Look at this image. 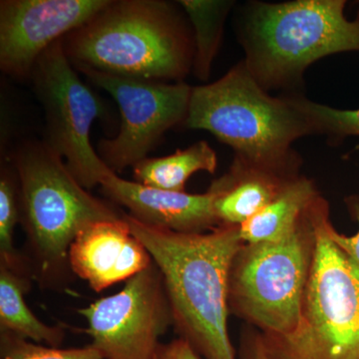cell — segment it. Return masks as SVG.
<instances>
[{
  "label": "cell",
  "mask_w": 359,
  "mask_h": 359,
  "mask_svg": "<svg viewBox=\"0 0 359 359\" xmlns=\"http://www.w3.org/2000/svg\"><path fill=\"white\" fill-rule=\"evenodd\" d=\"M0 359H104L90 344L74 348H60L35 344L11 332H0Z\"/></svg>",
  "instance_id": "44dd1931"
},
{
  "label": "cell",
  "mask_w": 359,
  "mask_h": 359,
  "mask_svg": "<svg viewBox=\"0 0 359 359\" xmlns=\"http://www.w3.org/2000/svg\"><path fill=\"white\" fill-rule=\"evenodd\" d=\"M20 222L18 182L13 174L2 169L0 176V264L32 276L27 261L14 245V231Z\"/></svg>",
  "instance_id": "d6986e66"
},
{
  "label": "cell",
  "mask_w": 359,
  "mask_h": 359,
  "mask_svg": "<svg viewBox=\"0 0 359 359\" xmlns=\"http://www.w3.org/2000/svg\"><path fill=\"white\" fill-rule=\"evenodd\" d=\"M184 124L210 132L235 157L292 176L299 175L301 166L292 144L313 134L290 97L269 95L244 61L217 81L193 87Z\"/></svg>",
  "instance_id": "277c9868"
},
{
  "label": "cell",
  "mask_w": 359,
  "mask_h": 359,
  "mask_svg": "<svg viewBox=\"0 0 359 359\" xmlns=\"http://www.w3.org/2000/svg\"><path fill=\"white\" fill-rule=\"evenodd\" d=\"M218 158L205 141L161 158H146L133 167L134 178L142 185L171 192H185L188 180L198 172L214 174Z\"/></svg>",
  "instance_id": "e0dca14e"
},
{
  "label": "cell",
  "mask_w": 359,
  "mask_h": 359,
  "mask_svg": "<svg viewBox=\"0 0 359 359\" xmlns=\"http://www.w3.org/2000/svg\"><path fill=\"white\" fill-rule=\"evenodd\" d=\"M330 222L321 197L301 321L290 334L261 332L269 359H359V264L330 238Z\"/></svg>",
  "instance_id": "8992f818"
},
{
  "label": "cell",
  "mask_w": 359,
  "mask_h": 359,
  "mask_svg": "<svg viewBox=\"0 0 359 359\" xmlns=\"http://www.w3.org/2000/svg\"><path fill=\"white\" fill-rule=\"evenodd\" d=\"M290 100L304 116L313 133L325 134L334 140L359 137V109H337L299 96L290 97Z\"/></svg>",
  "instance_id": "ffe728a7"
},
{
  "label": "cell",
  "mask_w": 359,
  "mask_h": 359,
  "mask_svg": "<svg viewBox=\"0 0 359 359\" xmlns=\"http://www.w3.org/2000/svg\"><path fill=\"white\" fill-rule=\"evenodd\" d=\"M100 187L104 195L147 226L183 233H207L221 226L209 191L171 192L120 178L117 174L106 179Z\"/></svg>",
  "instance_id": "4fadbf2b"
},
{
  "label": "cell",
  "mask_w": 359,
  "mask_h": 359,
  "mask_svg": "<svg viewBox=\"0 0 359 359\" xmlns=\"http://www.w3.org/2000/svg\"><path fill=\"white\" fill-rule=\"evenodd\" d=\"M63 46L75 68L147 81L181 82L194 58L178 11L160 0H110Z\"/></svg>",
  "instance_id": "7a4b0ae2"
},
{
  "label": "cell",
  "mask_w": 359,
  "mask_h": 359,
  "mask_svg": "<svg viewBox=\"0 0 359 359\" xmlns=\"http://www.w3.org/2000/svg\"><path fill=\"white\" fill-rule=\"evenodd\" d=\"M297 176L233 157L229 171L215 180L208 190L219 224L240 226L268 205Z\"/></svg>",
  "instance_id": "5bb4252c"
},
{
  "label": "cell",
  "mask_w": 359,
  "mask_h": 359,
  "mask_svg": "<svg viewBox=\"0 0 359 359\" xmlns=\"http://www.w3.org/2000/svg\"><path fill=\"white\" fill-rule=\"evenodd\" d=\"M124 218L162 273L180 337L202 358L237 359L228 330L229 276L244 244L240 226L183 233Z\"/></svg>",
  "instance_id": "6da1fadb"
},
{
  "label": "cell",
  "mask_w": 359,
  "mask_h": 359,
  "mask_svg": "<svg viewBox=\"0 0 359 359\" xmlns=\"http://www.w3.org/2000/svg\"><path fill=\"white\" fill-rule=\"evenodd\" d=\"M110 0H2L0 68L9 76H32L52 44L91 20Z\"/></svg>",
  "instance_id": "8fae6325"
},
{
  "label": "cell",
  "mask_w": 359,
  "mask_h": 359,
  "mask_svg": "<svg viewBox=\"0 0 359 359\" xmlns=\"http://www.w3.org/2000/svg\"><path fill=\"white\" fill-rule=\"evenodd\" d=\"M179 4L188 14L195 30L194 72L198 79L207 81L223 37L224 20L233 2L181 0Z\"/></svg>",
  "instance_id": "ac0fdd59"
},
{
  "label": "cell",
  "mask_w": 359,
  "mask_h": 359,
  "mask_svg": "<svg viewBox=\"0 0 359 359\" xmlns=\"http://www.w3.org/2000/svg\"><path fill=\"white\" fill-rule=\"evenodd\" d=\"M77 69L119 106V133L98 144L99 156L116 174L148 158L168 130L185 122L193 89L185 82L147 81L91 68Z\"/></svg>",
  "instance_id": "9c48e42d"
},
{
  "label": "cell",
  "mask_w": 359,
  "mask_h": 359,
  "mask_svg": "<svg viewBox=\"0 0 359 359\" xmlns=\"http://www.w3.org/2000/svg\"><path fill=\"white\" fill-rule=\"evenodd\" d=\"M351 212H353L354 217L358 219L359 223V202L351 203ZM328 235L330 238L335 243L337 247L344 250L346 254L348 255L355 263L359 264V231L355 235L348 236L342 235L339 233L330 222L327 228Z\"/></svg>",
  "instance_id": "7402d4cb"
},
{
  "label": "cell",
  "mask_w": 359,
  "mask_h": 359,
  "mask_svg": "<svg viewBox=\"0 0 359 359\" xmlns=\"http://www.w3.org/2000/svg\"><path fill=\"white\" fill-rule=\"evenodd\" d=\"M32 78L43 106L45 143L65 160L71 174L86 190L102 185L116 173L92 147L90 132L105 107L75 72L66 55L63 39L40 55Z\"/></svg>",
  "instance_id": "ba28073f"
},
{
  "label": "cell",
  "mask_w": 359,
  "mask_h": 359,
  "mask_svg": "<svg viewBox=\"0 0 359 359\" xmlns=\"http://www.w3.org/2000/svg\"><path fill=\"white\" fill-rule=\"evenodd\" d=\"M153 359H203L183 339H177L158 347Z\"/></svg>",
  "instance_id": "603a6c76"
},
{
  "label": "cell",
  "mask_w": 359,
  "mask_h": 359,
  "mask_svg": "<svg viewBox=\"0 0 359 359\" xmlns=\"http://www.w3.org/2000/svg\"><path fill=\"white\" fill-rule=\"evenodd\" d=\"M313 180L294 177L268 205L240 226L244 244L276 242L294 231L309 205L320 197Z\"/></svg>",
  "instance_id": "9a60e30c"
},
{
  "label": "cell",
  "mask_w": 359,
  "mask_h": 359,
  "mask_svg": "<svg viewBox=\"0 0 359 359\" xmlns=\"http://www.w3.org/2000/svg\"><path fill=\"white\" fill-rule=\"evenodd\" d=\"M238 359H269L261 334L245 332L243 334Z\"/></svg>",
  "instance_id": "cb8c5ba5"
},
{
  "label": "cell",
  "mask_w": 359,
  "mask_h": 359,
  "mask_svg": "<svg viewBox=\"0 0 359 359\" xmlns=\"http://www.w3.org/2000/svg\"><path fill=\"white\" fill-rule=\"evenodd\" d=\"M15 168L30 273L45 287H61L72 273L68 255L79 231L123 214L92 196L45 142L20 148Z\"/></svg>",
  "instance_id": "3957f363"
},
{
  "label": "cell",
  "mask_w": 359,
  "mask_h": 359,
  "mask_svg": "<svg viewBox=\"0 0 359 359\" xmlns=\"http://www.w3.org/2000/svg\"><path fill=\"white\" fill-rule=\"evenodd\" d=\"M321 196L294 231L276 242L243 244L229 276V309L264 334H292L301 321L302 301L316 245V216Z\"/></svg>",
  "instance_id": "52a82bcc"
},
{
  "label": "cell",
  "mask_w": 359,
  "mask_h": 359,
  "mask_svg": "<svg viewBox=\"0 0 359 359\" xmlns=\"http://www.w3.org/2000/svg\"><path fill=\"white\" fill-rule=\"evenodd\" d=\"M344 0L252 4L243 28L245 65L264 90L292 86L304 70L332 54L359 52V18Z\"/></svg>",
  "instance_id": "5b68a950"
},
{
  "label": "cell",
  "mask_w": 359,
  "mask_h": 359,
  "mask_svg": "<svg viewBox=\"0 0 359 359\" xmlns=\"http://www.w3.org/2000/svg\"><path fill=\"white\" fill-rule=\"evenodd\" d=\"M71 271L94 292L127 282L153 263L150 252L124 218L99 221L79 231L69 249Z\"/></svg>",
  "instance_id": "7c38bea8"
},
{
  "label": "cell",
  "mask_w": 359,
  "mask_h": 359,
  "mask_svg": "<svg viewBox=\"0 0 359 359\" xmlns=\"http://www.w3.org/2000/svg\"><path fill=\"white\" fill-rule=\"evenodd\" d=\"M78 313L87 320L86 334L104 359H153L161 337L173 325L164 280L154 262L118 294Z\"/></svg>",
  "instance_id": "30bf717a"
},
{
  "label": "cell",
  "mask_w": 359,
  "mask_h": 359,
  "mask_svg": "<svg viewBox=\"0 0 359 359\" xmlns=\"http://www.w3.org/2000/svg\"><path fill=\"white\" fill-rule=\"evenodd\" d=\"M32 280L28 273L0 264V332H11L35 344L60 347L65 330L42 323L26 304L25 295Z\"/></svg>",
  "instance_id": "2e32d148"
}]
</instances>
